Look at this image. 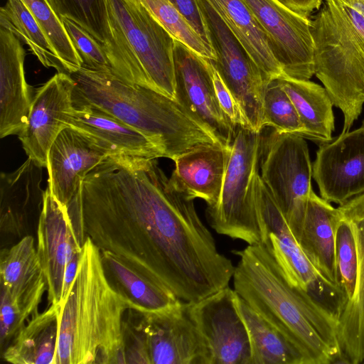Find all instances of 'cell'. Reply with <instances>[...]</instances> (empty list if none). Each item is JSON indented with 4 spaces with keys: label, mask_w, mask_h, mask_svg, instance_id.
Returning <instances> with one entry per match:
<instances>
[{
    "label": "cell",
    "mask_w": 364,
    "mask_h": 364,
    "mask_svg": "<svg viewBox=\"0 0 364 364\" xmlns=\"http://www.w3.org/2000/svg\"><path fill=\"white\" fill-rule=\"evenodd\" d=\"M233 253L240 258L234 291L296 346L306 364H343L338 318L289 283L272 251L261 242Z\"/></svg>",
    "instance_id": "obj_1"
},
{
    "label": "cell",
    "mask_w": 364,
    "mask_h": 364,
    "mask_svg": "<svg viewBox=\"0 0 364 364\" xmlns=\"http://www.w3.org/2000/svg\"><path fill=\"white\" fill-rule=\"evenodd\" d=\"M129 305L110 284L89 237L60 305L55 364L126 363L123 316Z\"/></svg>",
    "instance_id": "obj_2"
},
{
    "label": "cell",
    "mask_w": 364,
    "mask_h": 364,
    "mask_svg": "<svg viewBox=\"0 0 364 364\" xmlns=\"http://www.w3.org/2000/svg\"><path fill=\"white\" fill-rule=\"evenodd\" d=\"M69 75L75 82L74 106L91 105L114 115L145 135L165 158L173 161L196 146L219 144L176 100L157 90L82 67Z\"/></svg>",
    "instance_id": "obj_3"
},
{
    "label": "cell",
    "mask_w": 364,
    "mask_h": 364,
    "mask_svg": "<svg viewBox=\"0 0 364 364\" xmlns=\"http://www.w3.org/2000/svg\"><path fill=\"white\" fill-rule=\"evenodd\" d=\"M311 20L314 75L341 110L349 132L364 105V38L338 0H324Z\"/></svg>",
    "instance_id": "obj_4"
},
{
    "label": "cell",
    "mask_w": 364,
    "mask_h": 364,
    "mask_svg": "<svg viewBox=\"0 0 364 364\" xmlns=\"http://www.w3.org/2000/svg\"><path fill=\"white\" fill-rule=\"evenodd\" d=\"M113 36L137 84L175 100V38L138 0H107Z\"/></svg>",
    "instance_id": "obj_5"
},
{
    "label": "cell",
    "mask_w": 364,
    "mask_h": 364,
    "mask_svg": "<svg viewBox=\"0 0 364 364\" xmlns=\"http://www.w3.org/2000/svg\"><path fill=\"white\" fill-rule=\"evenodd\" d=\"M261 142V132L237 127L219 200L206 211L216 232L248 245L262 242L254 198Z\"/></svg>",
    "instance_id": "obj_6"
},
{
    "label": "cell",
    "mask_w": 364,
    "mask_h": 364,
    "mask_svg": "<svg viewBox=\"0 0 364 364\" xmlns=\"http://www.w3.org/2000/svg\"><path fill=\"white\" fill-rule=\"evenodd\" d=\"M216 55L212 63L238 102L251 129L264 127L267 81L248 52L206 0H197Z\"/></svg>",
    "instance_id": "obj_7"
},
{
    "label": "cell",
    "mask_w": 364,
    "mask_h": 364,
    "mask_svg": "<svg viewBox=\"0 0 364 364\" xmlns=\"http://www.w3.org/2000/svg\"><path fill=\"white\" fill-rule=\"evenodd\" d=\"M302 136L273 129L262 136L260 177L287 221L304 210L312 191V164Z\"/></svg>",
    "instance_id": "obj_8"
},
{
    "label": "cell",
    "mask_w": 364,
    "mask_h": 364,
    "mask_svg": "<svg viewBox=\"0 0 364 364\" xmlns=\"http://www.w3.org/2000/svg\"><path fill=\"white\" fill-rule=\"evenodd\" d=\"M175 100L223 147L230 149L237 127L218 102L208 59L175 40Z\"/></svg>",
    "instance_id": "obj_9"
},
{
    "label": "cell",
    "mask_w": 364,
    "mask_h": 364,
    "mask_svg": "<svg viewBox=\"0 0 364 364\" xmlns=\"http://www.w3.org/2000/svg\"><path fill=\"white\" fill-rule=\"evenodd\" d=\"M186 311L205 341L210 364H251L249 333L234 289L226 287L196 302L186 303Z\"/></svg>",
    "instance_id": "obj_10"
},
{
    "label": "cell",
    "mask_w": 364,
    "mask_h": 364,
    "mask_svg": "<svg viewBox=\"0 0 364 364\" xmlns=\"http://www.w3.org/2000/svg\"><path fill=\"white\" fill-rule=\"evenodd\" d=\"M265 33L284 74L310 80L314 75L311 19L286 8L277 0H244Z\"/></svg>",
    "instance_id": "obj_11"
},
{
    "label": "cell",
    "mask_w": 364,
    "mask_h": 364,
    "mask_svg": "<svg viewBox=\"0 0 364 364\" xmlns=\"http://www.w3.org/2000/svg\"><path fill=\"white\" fill-rule=\"evenodd\" d=\"M133 310L149 364H210L208 348L187 314L186 303L157 311Z\"/></svg>",
    "instance_id": "obj_12"
},
{
    "label": "cell",
    "mask_w": 364,
    "mask_h": 364,
    "mask_svg": "<svg viewBox=\"0 0 364 364\" xmlns=\"http://www.w3.org/2000/svg\"><path fill=\"white\" fill-rule=\"evenodd\" d=\"M312 178L320 196L338 205L364 193V129L341 133L320 144Z\"/></svg>",
    "instance_id": "obj_13"
},
{
    "label": "cell",
    "mask_w": 364,
    "mask_h": 364,
    "mask_svg": "<svg viewBox=\"0 0 364 364\" xmlns=\"http://www.w3.org/2000/svg\"><path fill=\"white\" fill-rule=\"evenodd\" d=\"M82 249L66 207L48 186L38 219L36 250L47 282L48 306L61 304L66 268L80 257Z\"/></svg>",
    "instance_id": "obj_14"
},
{
    "label": "cell",
    "mask_w": 364,
    "mask_h": 364,
    "mask_svg": "<svg viewBox=\"0 0 364 364\" xmlns=\"http://www.w3.org/2000/svg\"><path fill=\"white\" fill-rule=\"evenodd\" d=\"M75 82L58 73L41 86L33 97L26 127L18 134L26 155L46 167L48 153L59 133L68 127L73 109Z\"/></svg>",
    "instance_id": "obj_15"
},
{
    "label": "cell",
    "mask_w": 364,
    "mask_h": 364,
    "mask_svg": "<svg viewBox=\"0 0 364 364\" xmlns=\"http://www.w3.org/2000/svg\"><path fill=\"white\" fill-rule=\"evenodd\" d=\"M254 198L262 242L272 251L289 283L300 288L314 284L319 278V272L297 243L259 172L254 181Z\"/></svg>",
    "instance_id": "obj_16"
},
{
    "label": "cell",
    "mask_w": 364,
    "mask_h": 364,
    "mask_svg": "<svg viewBox=\"0 0 364 364\" xmlns=\"http://www.w3.org/2000/svg\"><path fill=\"white\" fill-rule=\"evenodd\" d=\"M109 155L111 151L92 136L73 127H65L48 153V186L53 196L66 207L82 178Z\"/></svg>",
    "instance_id": "obj_17"
},
{
    "label": "cell",
    "mask_w": 364,
    "mask_h": 364,
    "mask_svg": "<svg viewBox=\"0 0 364 364\" xmlns=\"http://www.w3.org/2000/svg\"><path fill=\"white\" fill-rule=\"evenodd\" d=\"M25 51L19 38L0 27V137L26 127L33 98L24 72Z\"/></svg>",
    "instance_id": "obj_18"
},
{
    "label": "cell",
    "mask_w": 364,
    "mask_h": 364,
    "mask_svg": "<svg viewBox=\"0 0 364 364\" xmlns=\"http://www.w3.org/2000/svg\"><path fill=\"white\" fill-rule=\"evenodd\" d=\"M338 209L350 224L358 259L355 291L339 318L338 342L344 363L360 364L364 360V193Z\"/></svg>",
    "instance_id": "obj_19"
},
{
    "label": "cell",
    "mask_w": 364,
    "mask_h": 364,
    "mask_svg": "<svg viewBox=\"0 0 364 364\" xmlns=\"http://www.w3.org/2000/svg\"><path fill=\"white\" fill-rule=\"evenodd\" d=\"M0 284L25 321L37 314L48 286L32 236L1 250Z\"/></svg>",
    "instance_id": "obj_20"
},
{
    "label": "cell",
    "mask_w": 364,
    "mask_h": 364,
    "mask_svg": "<svg viewBox=\"0 0 364 364\" xmlns=\"http://www.w3.org/2000/svg\"><path fill=\"white\" fill-rule=\"evenodd\" d=\"M340 219L338 208L312 189L301 219L289 228L309 261L327 279L338 286L336 232Z\"/></svg>",
    "instance_id": "obj_21"
},
{
    "label": "cell",
    "mask_w": 364,
    "mask_h": 364,
    "mask_svg": "<svg viewBox=\"0 0 364 364\" xmlns=\"http://www.w3.org/2000/svg\"><path fill=\"white\" fill-rule=\"evenodd\" d=\"M230 149L220 144L196 146L177 156L169 180L189 198H200L208 208L219 200Z\"/></svg>",
    "instance_id": "obj_22"
},
{
    "label": "cell",
    "mask_w": 364,
    "mask_h": 364,
    "mask_svg": "<svg viewBox=\"0 0 364 364\" xmlns=\"http://www.w3.org/2000/svg\"><path fill=\"white\" fill-rule=\"evenodd\" d=\"M68 126L76 128L105 144L112 154L158 159L164 155L142 133L114 115L97 107L74 106Z\"/></svg>",
    "instance_id": "obj_23"
},
{
    "label": "cell",
    "mask_w": 364,
    "mask_h": 364,
    "mask_svg": "<svg viewBox=\"0 0 364 364\" xmlns=\"http://www.w3.org/2000/svg\"><path fill=\"white\" fill-rule=\"evenodd\" d=\"M58 17L74 21L103 48L113 73L122 80L138 85L112 31L107 0H47Z\"/></svg>",
    "instance_id": "obj_24"
},
{
    "label": "cell",
    "mask_w": 364,
    "mask_h": 364,
    "mask_svg": "<svg viewBox=\"0 0 364 364\" xmlns=\"http://www.w3.org/2000/svg\"><path fill=\"white\" fill-rule=\"evenodd\" d=\"M60 305L52 304L25 324L2 352L14 364H55Z\"/></svg>",
    "instance_id": "obj_25"
},
{
    "label": "cell",
    "mask_w": 364,
    "mask_h": 364,
    "mask_svg": "<svg viewBox=\"0 0 364 364\" xmlns=\"http://www.w3.org/2000/svg\"><path fill=\"white\" fill-rule=\"evenodd\" d=\"M240 41L267 81L284 76L267 37L244 0H206Z\"/></svg>",
    "instance_id": "obj_26"
},
{
    "label": "cell",
    "mask_w": 364,
    "mask_h": 364,
    "mask_svg": "<svg viewBox=\"0 0 364 364\" xmlns=\"http://www.w3.org/2000/svg\"><path fill=\"white\" fill-rule=\"evenodd\" d=\"M278 80L296 109L304 129L302 136L319 145L331 141L334 105L325 87L309 80L286 75Z\"/></svg>",
    "instance_id": "obj_27"
},
{
    "label": "cell",
    "mask_w": 364,
    "mask_h": 364,
    "mask_svg": "<svg viewBox=\"0 0 364 364\" xmlns=\"http://www.w3.org/2000/svg\"><path fill=\"white\" fill-rule=\"evenodd\" d=\"M100 252L108 281L125 298L129 309L157 311L182 302L166 286L130 268L112 253Z\"/></svg>",
    "instance_id": "obj_28"
},
{
    "label": "cell",
    "mask_w": 364,
    "mask_h": 364,
    "mask_svg": "<svg viewBox=\"0 0 364 364\" xmlns=\"http://www.w3.org/2000/svg\"><path fill=\"white\" fill-rule=\"evenodd\" d=\"M236 303L249 333L251 364H306L296 346L237 293Z\"/></svg>",
    "instance_id": "obj_29"
},
{
    "label": "cell",
    "mask_w": 364,
    "mask_h": 364,
    "mask_svg": "<svg viewBox=\"0 0 364 364\" xmlns=\"http://www.w3.org/2000/svg\"><path fill=\"white\" fill-rule=\"evenodd\" d=\"M0 25L21 39L46 68L65 73L46 35L21 0H7L0 9Z\"/></svg>",
    "instance_id": "obj_30"
},
{
    "label": "cell",
    "mask_w": 364,
    "mask_h": 364,
    "mask_svg": "<svg viewBox=\"0 0 364 364\" xmlns=\"http://www.w3.org/2000/svg\"><path fill=\"white\" fill-rule=\"evenodd\" d=\"M40 25L61 62L65 73H75L82 68L77 52L61 19L47 0H21Z\"/></svg>",
    "instance_id": "obj_31"
},
{
    "label": "cell",
    "mask_w": 364,
    "mask_h": 364,
    "mask_svg": "<svg viewBox=\"0 0 364 364\" xmlns=\"http://www.w3.org/2000/svg\"><path fill=\"white\" fill-rule=\"evenodd\" d=\"M138 1L176 40L205 59L216 60L213 48L205 43L170 0Z\"/></svg>",
    "instance_id": "obj_32"
},
{
    "label": "cell",
    "mask_w": 364,
    "mask_h": 364,
    "mask_svg": "<svg viewBox=\"0 0 364 364\" xmlns=\"http://www.w3.org/2000/svg\"><path fill=\"white\" fill-rule=\"evenodd\" d=\"M264 126L273 127L279 132L302 136L303 127L296 109L278 78L267 85L263 98Z\"/></svg>",
    "instance_id": "obj_33"
},
{
    "label": "cell",
    "mask_w": 364,
    "mask_h": 364,
    "mask_svg": "<svg viewBox=\"0 0 364 364\" xmlns=\"http://www.w3.org/2000/svg\"><path fill=\"white\" fill-rule=\"evenodd\" d=\"M336 261L338 284L345 292L348 302L355 291L358 259L350 224L341 216L336 232Z\"/></svg>",
    "instance_id": "obj_34"
},
{
    "label": "cell",
    "mask_w": 364,
    "mask_h": 364,
    "mask_svg": "<svg viewBox=\"0 0 364 364\" xmlns=\"http://www.w3.org/2000/svg\"><path fill=\"white\" fill-rule=\"evenodd\" d=\"M60 19L82 60V67L114 75L110 62L101 45L74 21L65 17Z\"/></svg>",
    "instance_id": "obj_35"
},
{
    "label": "cell",
    "mask_w": 364,
    "mask_h": 364,
    "mask_svg": "<svg viewBox=\"0 0 364 364\" xmlns=\"http://www.w3.org/2000/svg\"><path fill=\"white\" fill-rule=\"evenodd\" d=\"M208 64L215 95L220 108L234 125L250 129L238 102L221 78L211 60L208 59Z\"/></svg>",
    "instance_id": "obj_36"
},
{
    "label": "cell",
    "mask_w": 364,
    "mask_h": 364,
    "mask_svg": "<svg viewBox=\"0 0 364 364\" xmlns=\"http://www.w3.org/2000/svg\"><path fill=\"white\" fill-rule=\"evenodd\" d=\"M183 14L192 27L211 46L209 35L197 0H170ZM212 47V46H211Z\"/></svg>",
    "instance_id": "obj_37"
},
{
    "label": "cell",
    "mask_w": 364,
    "mask_h": 364,
    "mask_svg": "<svg viewBox=\"0 0 364 364\" xmlns=\"http://www.w3.org/2000/svg\"><path fill=\"white\" fill-rule=\"evenodd\" d=\"M277 1L291 11L306 18H309L314 11H318L323 3L322 0Z\"/></svg>",
    "instance_id": "obj_38"
},
{
    "label": "cell",
    "mask_w": 364,
    "mask_h": 364,
    "mask_svg": "<svg viewBox=\"0 0 364 364\" xmlns=\"http://www.w3.org/2000/svg\"><path fill=\"white\" fill-rule=\"evenodd\" d=\"M361 127L364 129V119L363 120Z\"/></svg>",
    "instance_id": "obj_39"
},
{
    "label": "cell",
    "mask_w": 364,
    "mask_h": 364,
    "mask_svg": "<svg viewBox=\"0 0 364 364\" xmlns=\"http://www.w3.org/2000/svg\"><path fill=\"white\" fill-rule=\"evenodd\" d=\"M362 363H363V364H364V360H363Z\"/></svg>",
    "instance_id": "obj_40"
},
{
    "label": "cell",
    "mask_w": 364,
    "mask_h": 364,
    "mask_svg": "<svg viewBox=\"0 0 364 364\" xmlns=\"http://www.w3.org/2000/svg\"><path fill=\"white\" fill-rule=\"evenodd\" d=\"M358 1H364V0H358Z\"/></svg>",
    "instance_id": "obj_41"
}]
</instances>
